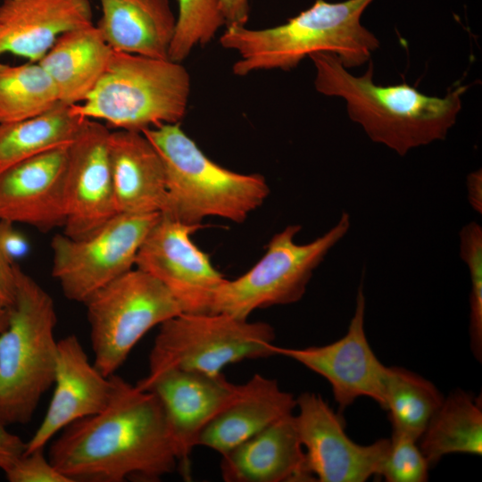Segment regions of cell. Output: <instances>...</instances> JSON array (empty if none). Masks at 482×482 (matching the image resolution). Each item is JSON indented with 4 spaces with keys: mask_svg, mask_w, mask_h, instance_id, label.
<instances>
[{
    "mask_svg": "<svg viewBox=\"0 0 482 482\" xmlns=\"http://www.w3.org/2000/svg\"><path fill=\"white\" fill-rule=\"evenodd\" d=\"M14 225L12 221L0 220V244L8 256L15 262L28 255L30 245L27 237Z\"/></svg>",
    "mask_w": 482,
    "mask_h": 482,
    "instance_id": "obj_33",
    "label": "cell"
},
{
    "mask_svg": "<svg viewBox=\"0 0 482 482\" xmlns=\"http://www.w3.org/2000/svg\"><path fill=\"white\" fill-rule=\"evenodd\" d=\"M16 295L0 333V422L30 421L44 394L53 386L58 341L52 296L19 265Z\"/></svg>",
    "mask_w": 482,
    "mask_h": 482,
    "instance_id": "obj_5",
    "label": "cell"
},
{
    "mask_svg": "<svg viewBox=\"0 0 482 482\" xmlns=\"http://www.w3.org/2000/svg\"><path fill=\"white\" fill-rule=\"evenodd\" d=\"M318 92L345 101L349 118L362 126L374 142L399 155L445 138L461 109L469 86H456L444 97L430 96L406 83L380 86L373 80L370 60L362 76L348 71L338 57L327 52L312 54Z\"/></svg>",
    "mask_w": 482,
    "mask_h": 482,
    "instance_id": "obj_2",
    "label": "cell"
},
{
    "mask_svg": "<svg viewBox=\"0 0 482 482\" xmlns=\"http://www.w3.org/2000/svg\"><path fill=\"white\" fill-rule=\"evenodd\" d=\"M53 386L46 414L23 453L45 448L67 426L102 411L112 396L113 382L89 361L78 337L69 335L58 340Z\"/></svg>",
    "mask_w": 482,
    "mask_h": 482,
    "instance_id": "obj_16",
    "label": "cell"
},
{
    "mask_svg": "<svg viewBox=\"0 0 482 482\" xmlns=\"http://www.w3.org/2000/svg\"><path fill=\"white\" fill-rule=\"evenodd\" d=\"M97 23L114 51L169 59L176 17L169 0H98Z\"/></svg>",
    "mask_w": 482,
    "mask_h": 482,
    "instance_id": "obj_22",
    "label": "cell"
},
{
    "mask_svg": "<svg viewBox=\"0 0 482 482\" xmlns=\"http://www.w3.org/2000/svg\"><path fill=\"white\" fill-rule=\"evenodd\" d=\"M241 385L235 401L202 430L197 445L221 455L295 409L296 398L274 378L254 374Z\"/></svg>",
    "mask_w": 482,
    "mask_h": 482,
    "instance_id": "obj_21",
    "label": "cell"
},
{
    "mask_svg": "<svg viewBox=\"0 0 482 482\" xmlns=\"http://www.w3.org/2000/svg\"><path fill=\"white\" fill-rule=\"evenodd\" d=\"M109 129L85 119L69 145L63 234L88 237L117 214L108 153Z\"/></svg>",
    "mask_w": 482,
    "mask_h": 482,
    "instance_id": "obj_15",
    "label": "cell"
},
{
    "mask_svg": "<svg viewBox=\"0 0 482 482\" xmlns=\"http://www.w3.org/2000/svg\"><path fill=\"white\" fill-rule=\"evenodd\" d=\"M468 199L470 206L479 214L482 212V171L477 170L467 178Z\"/></svg>",
    "mask_w": 482,
    "mask_h": 482,
    "instance_id": "obj_36",
    "label": "cell"
},
{
    "mask_svg": "<svg viewBox=\"0 0 482 482\" xmlns=\"http://www.w3.org/2000/svg\"><path fill=\"white\" fill-rule=\"evenodd\" d=\"M68 150L47 151L0 173V220L43 232L63 227Z\"/></svg>",
    "mask_w": 482,
    "mask_h": 482,
    "instance_id": "obj_17",
    "label": "cell"
},
{
    "mask_svg": "<svg viewBox=\"0 0 482 482\" xmlns=\"http://www.w3.org/2000/svg\"><path fill=\"white\" fill-rule=\"evenodd\" d=\"M8 321V310L0 311V333L5 328Z\"/></svg>",
    "mask_w": 482,
    "mask_h": 482,
    "instance_id": "obj_37",
    "label": "cell"
},
{
    "mask_svg": "<svg viewBox=\"0 0 482 482\" xmlns=\"http://www.w3.org/2000/svg\"><path fill=\"white\" fill-rule=\"evenodd\" d=\"M373 1L316 0L275 27L253 29L227 26L220 43L239 54L232 68L237 76L264 70L290 71L305 57L320 52L332 53L346 69L354 68L370 61L379 47L378 37L361 22L362 13Z\"/></svg>",
    "mask_w": 482,
    "mask_h": 482,
    "instance_id": "obj_3",
    "label": "cell"
},
{
    "mask_svg": "<svg viewBox=\"0 0 482 482\" xmlns=\"http://www.w3.org/2000/svg\"><path fill=\"white\" fill-rule=\"evenodd\" d=\"M83 303L93 363L108 377L123 365L149 330L182 312L160 281L137 268L99 288Z\"/></svg>",
    "mask_w": 482,
    "mask_h": 482,
    "instance_id": "obj_9",
    "label": "cell"
},
{
    "mask_svg": "<svg viewBox=\"0 0 482 482\" xmlns=\"http://www.w3.org/2000/svg\"><path fill=\"white\" fill-rule=\"evenodd\" d=\"M443 400L429 380L401 367H387L383 409L393 430L419 440Z\"/></svg>",
    "mask_w": 482,
    "mask_h": 482,
    "instance_id": "obj_26",
    "label": "cell"
},
{
    "mask_svg": "<svg viewBox=\"0 0 482 482\" xmlns=\"http://www.w3.org/2000/svg\"><path fill=\"white\" fill-rule=\"evenodd\" d=\"M89 0H2L0 56L38 62L62 33L91 25Z\"/></svg>",
    "mask_w": 482,
    "mask_h": 482,
    "instance_id": "obj_18",
    "label": "cell"
},
{
    "mask_svg": "<svg viewBox=\"0 0 482 482\" xmlns=\"http://www.w3.org/2000/svg\"><path fill=\"white\" fill-rule=\"evenodd\" d=\"M204 227L160 213L136 256L135 268L160 281L182 312L210 313L214 296L227 279L190 237Z\"/></svg>",
    "mask_w": 482,
    "mask_h": 482,
    "instance_id": "obj_11",
    "label": "cell"
},
{
    "mask_svg": "<svg viewBox=\"0 0 482 482\" xmlns=\"http://www.w3.org/2000/svg\"><path fill=\"white\" fill-rule=\"evenodd\" d=\"M45 448L23 453L4 471L10 482H71L46 457Z\"/></svg>",
    "mask_w": 482,
    "mask_h": 482,
    "instance_id": "obj_31",
    "label": "cell"
},
{
    "mask_svg": "<svg viewBox=\"0 0 482 482\" xmlns=\"http://www.w3.org/2000/svg\"><path fill=\"white\" fill-rule=\"evenodd\" d=\"M349 229L350 216L343 212L328 231L301 245L295 241L301 226H287L270 238L263 256L247 272L223 282L210 313L248 319L257 309L298 302L315 269Z\"/></svg>",
    "mask_w": 482,
    "mask_h": 482,
    "instance_id": "obj_7",
    "label": "cell"
},
{
    "mask_svg": "<svg viewBox=\"0 0 482 482\" xmlns=\"http://www.w3.org/2000/svg\"><path fill=\"white\" fill-rule=\"evenodd\" d=\"M17 265L0 244V311L8 310L14 302Z\"/></svg>",
    "mask_w": 482,
    "mask_h": 482,
    "instance_id": "obj_32",
    "label": "cell"
},
{
    "mask_svg": "<svg viewBox=\"0 0 482 482\" xmlns=\"http://www.w3.org/2000/svg\"><path fill=\"white\" fill-rule=\"evenodd\" d=\"M154 393L162 407L185 479L190 478L193 449L205 426L238 396L242 385L222 373L208 374L169 368L148 373L137 384Z\"/></svg>",
    "mask_w": 482,
    "mask_h": 482,
    "instance_id": "obj_12",
    "label": "cell"
},
{
    "mask_svg": "<svg viewBox=\"0 0 482 482\" xmlns=\"http://www.w3.org/2000/svg\"><path fill=\"white\" fill-rule=\"evenodd\" d=\"M148 373L179 368L208 374L244 360L276 355L274 328L227 313L181 312L160 326Z\"/></svg>",
    "mask_w": 482,
    "mask_h": 482,
    "instance_id": "obj_8",
    "label": "cell"
},
{
    "mask_svg": "<svg viewBox=\"0 0 482 482\" xmlns=\"http://www.w3.org/2000/svg\"><path fill=\"white\" fill-rule=\"evenodd\" d=\"M295 421L308 470L320 482H364L377 478L389 438L359 445L345 433L343 418L316 393L296 398Z\"/></svg>",
    "mask_w": 482,
    "mask_h": 482,
    "instance_id": "obj_13",
    "label": "cell"
},
{
    "mask_svg": "<svg viewBox=\"0 0 482 482\" xmlns=\"http://www.w3.org/2000/svg\"><path fill=\"white\" fill-rule=\"evenodd\" d=\"M59 102L54 81L38 62H0V124L36 117Z\"/></svg>",
    "mask_w": 482,
    "mask_h": 482,
    "instance_id": "obj_27",
    "label": "cell"
},
{
    "mask_svg": "<svg viewBox=\"0 0 482 482\" xmlns=\"http://www.w3.org/2000/svg\"><path fill=\"white\" fill-rule=\"evenodd\" d=\"M366 301L358 289L353 315L340 339L321 346L287 348L274 345L276 355L301 363L330 384L340 411L367 396L383 409L386 369L370 347L364 328Z\"/></svg>",
    "mask_w": 482,
    "mask_h": 482,
    "instance_id": "obj_14",
    "label": "cell"
},
{
    "mask_svg": "<svg viewBox=\"0 0 482 482\" xmlns=\"http://www.w3.org/2000/svg\"><path fill=\"white\" fill-rule=\"evenodd\" d=\"M26 442L0 422V470L4 471L24 453Z\"/></svg>",
    "mask_w": 482,
    "mask_h": 482,
    "instance_id": "obj_34",
    "label": "cell"
},
{
    "mask_svg": "<svg viewBox=\"0 0 482 482\" xmlns=\"http://www.w3.org/2000/svg\"><path fill=\"white\" fill-rule=\"evenodd\" d=\"M429 466L450 453L482 454L481 399L461 389L450 393L418 440Z\"/></svg>",
    "mask_w": 482,
    "mask_h": 482,
    "instance_id": "obj_24",
    "label": "cell"
},
{
    "mask_svg": "<svg viewBox=\"0 0 482 482\" xmlns=\"http://www.w3.org/2000/svg\"><path fill=\"white\" fill-rule=\"evenodd\" d=\"M429 468L418 440L393 430L378 477L387 482H425L428 479Z\"/></svg>",
    "mask_w": 482,
    "mask_h": 482,
    "instance_id": "obj_30",
    "label": "cell"
},
{
    "mask_svg": "<svg viewBox=\"0 0 482 482\" xmlns=\"http://www.w3.org/2000/svg\"><path fill=\"white\" fill-rule=\"evenodd\" d=\"M190 76L181 62L112 51L102 77L74 114L142 132L179 123L187 112Z\"/></svg>",
    "mask_w": 482,
    "mask_h": 482,
    "instance_id": "obj_6",
    "label": "cell"
},
{
    "mask_svg": "<svg viewBox=\"0 0 482 482\" xmlns=\"http://www.w3.org/2000/svg\"><path fill=\"white\" fill-rule=\"evenodd\" d=\"M160 213H117L81 239L62 234L51 241L52 275L64 296L84 303L96 290L135 268L136 256Z\"/></svg>",
    "mask_w": 482,
    "mask_h": 482,
    "instance_id": "obj_10",
    "label": "cell"
},
{
    "mask_svg": "<svg viewBox=\"0 0 482 482\" xmlns=\"http://www.w3.org/2000/svg\"><path fill=\"white\" fill-rule=\"evenodd\" d=\"M460 255L467 264L470 278V337L475 358L482 359V228L476 221L462 227Z\"/></svg>",
    "mask_w": 482,
    "mask_h": 482,
    "instance_id": "obj_29",
    "label": "cell"
},
{
    "mask_svg": "<svg viewBox=\"0 0 482 482\" xmlns=\"http://www.w3.org/2000/svg\"><path fill=\"white\" fill-rule=\"evenodd\" d=\"M142 133L160 154L167 197L161 214L185 224H202L209 216L242 223L270 194L261 174H242L208 158L180 128L162 124Z\"/></svg>",
    "mask_w": 482,
    "mask_h": 482,
    "instance_id": "obj_4",
    "label": "cell"
},
{
    "mask_svg": "<svg viewBox=\"0 0 482 482\" xmlns=\"http://www.w3.org/2000/svg\"><path fill=\"white\" fill-rule=\"evenodd\" d=\"M112 51L97 26L91 24L60 35L38 63L54 81L60 102L72 105L93 90Z\"/></svg>",
    "mask_w": 482,
    "mask_h": 482,
    "instance_id": "obj_23",
    "label": "cell"
},
{
    "mask_svg": "<svg viewBox=\"0 0 482 482\" xmlns=\"http://www.w3.org/2000/svg\"><path fill=\"white\" fill-rule=\"evenodd\" d=\"M113 388L99 412L63 428L48 458L71 482H157L179 468L157 396L112 375Z\"/></svg>",
    "mask_w": 482,
    "mask_h": 482,
    "instance_id": "obj_1",
    "label": "cell"
},
{
    "mask_svg": "<svg viewBox=\"0 0 482 482\" xmlns=\"http://www.w3.org/2000/svg\"><path fill=\"white\" fill-rule=\"evenodd\" d=\"M179 13L168 58L181 62L197 45L209 43L226 25L220 0H177Z\"/></svg>",
    "mask_w": 482,
    "mask_h": 482,
    "instance_id": "obj_28",
    "label": "cell"
},
{
    "mask_svg": "<svg viewBox=\"0 0 482 482\" xmlns=\"http://www.w3.org/2000/svg\"><path fill=\"white\" fill-rule=\"evenodd\" d=\"M220 475L226 482H310L293 413L221 454Z\"/></svg>",
    "mask_w": 482,
    "mask_h": 482,
    "instance_id": "obj_19",
    "label": "cell"
},
{
    "mask_svg": "<svg viewBox=\"0 0 482 482\" xmlns=\"http://www.w3.org/2000/svg\"><path fill=\"white\" fill-rule=\"evenodd\" d=\"M108 153L118 213H161L166 204L162 157L138 131H111Z\"/></svg>",
    "mask_w": 482,
    "mask_h": 482,
    "instance_id": "obj_20",
    "label": "cell"
},
{
    "mask_svg": "<svg viewBox=\"0 0 482 482\" xmlns=\"http://www.w3.org/2000/svg\"><path fill=\"white\" fill-rule=\"evenodd\" d=\"M226 25L245 26L250 13L249 0H220Z\"/></svg>",
    "mask_w": 482,
    "mask_h": 482,
    "instance_id": "obj_35",
    "label": "cell"
},
{
    "mask_svg": "<svg viewBox=\"0 0 482 482\" xmlns=\"http://www.w3.org/2000/svg\"><path fill=\"white\" fill-rule=\"evenodd\" d=\"M84 120L71 105L59 102L36 117L0 124V173L30 157L69 146Z\"/></svg>",
    "mask_w": 482,
    "mask_h": 482,
    "instance_id": "obj_25",
    "label": "cell"
}]
</instances>
